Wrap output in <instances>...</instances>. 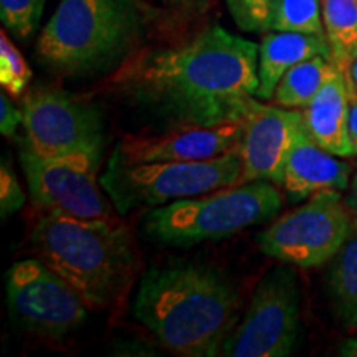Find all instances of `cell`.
<instances>
[{"mask_svg": "<svg viewBox=\"0 0 357 357\" xmlns=\"http://www.w3.org/2000/svg\"><path fill=\"white\" fill-rule=\"evenodd\" d=\"M114 83L178 126L243 121L258 88V45L213 25L181 47L132 60Z\"/></svg>", "mask_w": 357, "mask_h": 357, "instance_id": "1", "label": "cell"}, {"mask_svg": "<svg viewBox=\"0 0 357 357\" xmlns=\"http://www.w3.org/2000/svg\"><path fill=\"white\" fill-rule=\"evenodd\" d=\"M132 314L172 354L222 356L240 323V296L217 268L174 261L142 276Z\"/></svg>", "mask_w": 357, "mask_h": 357, "instance_id": "2", "label": "cell"}, {"mask_svg": "<svg viewBox=\"0 0 357 357\" xmlns=\"http://www.w3.org/2000/svg\"><path fill=\"white\" fill-rule=\"evenodd\" d=\"M32 245L40 260L63 276L89 310L118 306L136 275L132 235L114 217L82 220L42 212Z\"/></svg>", "mask_w": 357, "mask_h": 357, "instance_id": "3", "label": "cell"}, {"mask_svg": "<svg viewBox=\"0 0 357 357\" xmlns=\"http://www.w3.org/2000/svg\"><path fill=\"white\" fill-rule=\"evenodd\" d=\"M142 26L134 0H61L37 40V58L61 77H86L121 60Z\"/></svg>", "mask_w": 357, "mask_h": 357, "instance_id": "4", "label": "cell"}, {"mask_svg": "<svg viewBox=\"0 0 357 357\" xmlns=\"http://www.w3.org/2000/svg\"><path fill=\"white\" fill-rule=\"evenodd\" d=\"M281 207L283 197L275 184L247 182L154 208L146 215L144 230L169 247H192L265 223Z\"/></svg>", "mask_w": 357, "mask_h": 357, "instance_id": "5", "label": "cell"}, {"mask_svg": "<svg viewBox=\"0 0 357 357\" xmlns=\"http://www.w3.org/2000/svg\"><path fill=\"white\" fill-rule=\"evenodd\" d=\"M240 176L242 159L236 147L218 158L192 162H126L111 155L100 182L118 213L128 215L137 208L238 185Z\"/></svg>", "mask_w": 357, "mask_h": 357, "instance_id": "6", "label": "cell"}, {"mask_svg": "<svg viewBox=\"0 0 357 357\" xmlns=\"http://www.w3.org/2000/svg\"><path fill=\"white\" fill-rule=\"evenodd\" d=\"M354 215L341 190L311 195L266 227L257 243L265 255L287 265L321 266L331 261L349 235Z\"/></svg>", "mask_w": 357, "mask_h": 357, "instance_id": "7", "label": "cell"}, {"mask_svg": "<svg viewBox=\"0 0 357 357\" xmlns=\"http://www.w3.org/2000/svg\"><path fill=\"white\" fill-rule=\"evenodd\" d=\"M300 333V288L291 270L281 266L260 280L242 321L222 356L284 357L291 354Z\"/></svg>", "mask_w": 357, "mask_h": 357, "instance_id": "8", "label": "cell"}, {"mask_svg": "<svg viewBox=\"0 0 357 357\" xmlns=\"http://www.w3.org/2000/svg\"><path fill=\"white\" fill-rule=\"evenodd\" d=\"M24 147L45 158L84 154L101 160L102 121L88 102L52 88H38L22 100Z\"/></svg>", "mask_w": 357, "mask_h": 357, "instance_id": "9", "label": "cell"}, {"mask_svg": "<svg viewBox=\"0 0 357 357\" xmlns=\"http://www.w3.org/2000/svg\"><path fill=\"white\" fill-rule=\"evenodd\" d=\"M7 305L26 331L61 339L84 323L88 305L77 289L40 258L13 263L6 276Z\"/></svg>", "mask_w": 357, "mask_h": 357, "instance_id": "10", "label": "cell"}, {"mask_svg": "<svg viewBox=\"0 0 357 357\" xmlns=\"http://www.w3.org/2000/svg\"><path fill=\"white\" fill-rule=\"evenodd\" d=\"M100 162L84 154L45 158L26 147L20 151L32 202L42 212L82 220L113 218L101 182L98 184Z\"/></svg>", "mask_w": 357, "mask_h": 357, "instance_id": "11", "label": "cell"}, {"mask_svg": "<svg viewBox=\"0 0 357 357\" xmlns=\"http://www.w3.org/2000/svg\"><path fill=\"white\" fill-rule=\"evenodd\" d=\"M301 123L303 114L298 109L270 106L253 98L238 144L242 159L238 184L266 181L283 185L284 164Z\"/></svg>", "mask_w": 357, "mask_h": 357, "instance_id": "12", "label": "cell"}, {"mask_svg": "<svg viewBox=\"0 0 357 357\" xmlns=\"http://www.w3.org/2000/svg\"><path fill=\"white\" fill-rule=\"evenodd\" d=\"M243 121L215 126L184 124L155 136H129L113 155L126 162H192L208 160L238 147Z\"/></svg>", "mask_w": 357, "mask_h": 357, "instance_id": "13", "label": "cell"}, {"mask_svg": "<svg viewBox=\"0 0 357 357\" xmlns=\"http://www.w3.org/2000/svg\"><path fill=\"white\" fill-rule=\"evenodd\" d=\"M349 182V164L316 144L301 123L288 153L281 185L289 200L298 202L324 190H346Z\"/></svg>", "mask_w": 357, "mask_h": 357, "instance_id": "14", "label": "cell"}, {"mask_svg": "<svg viewBox=\"0 0 357 357\" xmlns=\"http://www.w3.org/2000/svg\"><path fill=\"white\" fill-rule=\"evenodd\" d=\"M303 126L324 151L339 158H351L352 147L347 131L349 121V83L339 68L328 78L318 95L303 108Z\"/></svg>", "mask_w": 357, "mask_h": 357, "instance_id": "15", "label": "cell"}, {"mask_svg": "<svg viewBox=\"0 0 357 357\" xmlns=\"http://www.w3.org/2000/svg\"><path fill=\"white\" fill-rule=\"evenodd\" d=\"M312 56L331 58L324 33L275 32L263 35L258 45V88L257 100L273 98L276 84L289 68Z\"/></svg>", "mask_w": 357, "mask_h": 357, "instance_id": "16", "label": "cell"}, {"mask_svg": "<svg viewBox=\"0 0 357 357\" xmlns=\"http://www.w3.org/2000/svg\"><path fill=\"white\" fill-rule=\"evenodd\" d=\"M328 289L336 318L344 328L357 326V218L346 242L333 257Z\"/></svg>", "mask_w": 357, "mask_h": 357, "instance_id": "17", "label": "cell"}, {"mask_svg": "<svg viewBox=\"0 0 357 357\" xmlns=\"http://www.w3.org/2000/svg\"><path fill=\"white\" fill-rule=\"evenodd\" d=\"M336 68L328 56L307 58L281 77L271 100L281 108H306Z\"/></svg>", "mask_w": 357, "mask_h": 357, "instance_id": "18", "label": "cell"}, {"mask_svg": "<svg viewBox=\"0 0 357 357\" xmlns=\"http://www.w3.org/2000/svg\"><path fill=\"white\" fill-rule=\"evenodd\" d=\"M331 60L341 71L357 58V0H321Z\"/></svg>", "mask_w": 357, "mask_h": 357, "instance_id": "19", "label": "cell"}, {"mask_svg": "<svg viewBox=\"0 0 357 357\" xmlns=\"http://www.w3.org/2000/svg\"><path fill=\"white\" fill-rule=\"evenodd\" d=\"M270 30L324 33L321 0H275Z\"/></svg>", "mask_w": 357, "mask_h": 357, "instance_id": "20", "label": "cell"}, {"mask_svg": "<svg viewBox=\"0 0 357 357\" xmlns=\"http://www.w3.org/2000/svg\"><path fill=\"white\" fill-rule=\"evenodd\" d=\"M30 79H32V70L3 30L0 33V84L3 91L13 98H20L29 86Z\"/></svg>", "mask_w": 357, "mask_h": 357, "instance_id": "21", "label": "cell"}, {"mask_svg": "<svg viewBox=\"0 0 357 357\" xmlns=\"http://www.w3.org/2000/svg\"><path fill=\"white\" fill-rule=\"evenodd\" d=\"M45 0H0V19L8 32L26 40L37 32Z\"/></svg>", "mask_w": 357, "mask_h": 357, "instance_id": "22", "label": "cell"}, {"mask_svg": "<svg viewBox=\"0 0 357 357\" xmlns=\"http://www.w3.org/2000/svg\"><path fill=\"white\" fill-rule=\"evenodd\" d=\"M227 7L236 26L243 32H270L275 0H227Z\"/></svg>", "mask_w": 357, "mask_h": 357, "instance_id": "23", "label": "cell"}, {"mask_svg": "<svg viewBox=\"0 0 357 357\" xmlns=\"http://www.w3.org/2000/svg\"><path fill=\"white\" fill-rule=\"evenodd\" d=\"M25 204V194L19 184L17 174L12 166L3 160L0 167V215L2 218L10 217L20 211Z\"/></svg>", "mask_w": 357, "mask_h": 357, "instance_id": "24", "label": "cell"}, {"mask_svg": "<svg viewBox=\"0 0 357 357\" xmlns=\"http://www.w3.org/2000/svg\"><path fill=\"white\" fill-rule=\"evenodd\" d=\"M24 123V113L22 108H17L13 102L6 96V93L0 95V132L2 136H15L17 129Z\"/></svg>", "mask_w": 357, "mask_h": 357, "instance_id": "25", "label": "cell"}, {"mask_svg": "<svg viewBox=\"0 0 357 357\" xmlns=\"http://www.w3.org/2000/svg\"><path fill=\"white\" fill-rule=\"evenodd\" d=\"M347 83H349V121H347V131H349L352 154L357 155V88L352 84L349 78H347Z\"/></svg>", "mask_w": 357, "mask_h": 357, "instance_id": "26", "label": "cell"}, {"mask_svg": "<svg viewBox=\"0 0 357 357\" xmlns=\"http://www.w3.org/2000/svg\"><path fill=\"white\" fill-rule=\"evenodd\" d=\"M346 204L349 207V211L352 212L354 218H357V166L356 171L352 174L349 187H347V197H346Z\"/></svg>", "mask_w": 357, "mask_h": 357, "instance_id": "27", "label": "cell"}, {"mask_svg": "<svg viewBox=\"0 0 357 357\" xmlns=\"http://www.w3.org/2000/svg\"><path fill=\"white\" fill-rule=\"evenodd\" d=\"M167 2H171V3H174V6H177V7L192 8V10H195V8L207 7V3L211 2V0H167Z\"/></svg>", "mask_w": 357, "mask_h": 357, "instance_id": "28", "label": "cell"}, {"mask_svg": "<svg viewBox=\"0 0 357 357\" xmlns=\"http://www.w3.org/2000/svg\"><path fill=\"white\" fill-rule=\"evenodd\" d=\"M341 354H342V356H352V357H357V341H351V342H347V344L341 349Z\"/></svg>", "mask_w": 357, "mask_h": 357, "instance_id": "29", "label": "cell"}, {"mask_svg": "<svg viewBox=\"0 0 357 357\" xmlns=\"http://www.w3.org/2000/svg\"><path fill=\"white\" fill-rule=\"evenodd\" d=\"M346 75H347V78H349L352 82V84H354V86L357 88V58L354 61H352L349 70L346 71Z\"/></svg>", "mask_w": 357, "mask_h": 357, "instance_id": "30", "label": "cell"}]
</instances>
